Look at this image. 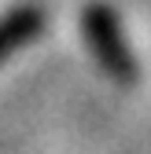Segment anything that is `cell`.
I'll return each mask as SVG.
<instances>
[{"label":"cell","mask_w":151,"mask_h":154,"mask_svg":"<svg viewBox=\"0 0 151 154\" xmlns=\"http://www.w3.org/2000/svg\"><path fill=\"white\" fill-rule=\"evenodd\" d=\"M81 26H85V41H88L92 55L100 59V66L114 81H133L137 77V59H133V51L122 41V26H118L114 11L107 4H88Z\"/></svg>","instance_id":"6da1fadb"},{"label":"cell","mask_w":151,"mask_h":154,"mask_svg":"<svg viewBox=\"0 0 151 154\" xmlns=\"http://www.w3.org/2000/svg\"><path fill=\"white\" fill-rule=\"evenodd\" d=\"M41 26H44V11L37 4H18L8 15H0V59L18 51L26 41H33Z\"/></svg>","instance_id":"7a4b0ae2"}]
</instances>
